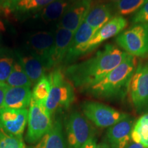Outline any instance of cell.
I'll return each mask as SVG.
<instances>
[{
	"label": "cell",
	"mask_w": 148,
	"mask_h": 148,
	"mask_svg": "<svg viewBox=\"0 0 148 148\" xmlns=\"http://www.w3.org/2000/svg\"><path fill=\"white\" fill-rule=\"evenodd\" d=\"M128 53L107 44L91 58L64 68L65 77L75 87L86 88L102 79L123 62Z\"/></svg>",
	"instance_id": "6da1fadb"
},
{
	"label": "cell",
	"mask_w": 148,
	"mask_h": 148,
	"mask_svg": "<svg viewBox=\"0 0 148 148\" xmlns=\"http://www.w3.org/2000/svg\"><path fill=\"white\" fill-rule=\"evenodd\" d=\"M136 66V57L128 54L121 64L102 79L85 90L97 98L106 99L123 98L128 92L130 83Z\"/></svg>",
	"instance_id": "7a4b0ae2"
},
{
	"label": "cell",
	"mask_w": 148,
	"mask_h": 148,
	"mask_svg": "<svg viewBox=\"0 0 148 148\" xmlns=\"http://www.w3.org/2000/svg\"><path fill=\"white\" fill-rule=\"evenodd\" d=\"M51 88L46 108L51 116L62 110L69 108L75 99V92L71 83L64 75L62 67L53 69L49 75Z\"/></svg>",
	"instance_id": "3957f363"
},
{
	"label": "cell",
	"mask_w": 148,
	"mask_h": 148,
	"mask_svg": "<svg viewBox=\"0 0 148 148\" xmlns=\"http://www.w3.org/2000/svg\"><path fill=\"white\" fill-rule=\"evenodd\" d=\"M116 42L128 54L145 57L148 54V23H136L116 36Z\"/></svg>",
	"instance_id": "277c9868"
},
{
	"label": "cell",
	"mask_w": 148,
	"mask_h": 148,
	"mask_svg": "<svg viewBox=\"0 0 148 148\" xmlns=\"http://www.w3.org/2000/svg\"><path fill=\"white\" fill-rule=\"evenodd\" d=\"M53 121V117L45 105L31 101L28 110L25 141L29 145L36 143L51 128Z\"/></svg>",
	"instance_id": "5b68a950"
},
{
	"label": "cell",
	"mask_w": 148,
	"mask_h": 148,
	"mask_svg": "<svg viewBox=\"0 0 148 148\" xmlns=\"http://www.w3.org/2000/svg\"><path fill=\"white\" fill-rule=\"evenodd\" d=\"M65 137L68 148H82L93 136L92 127L84 114L72 111L66 119Z\"/></svg>",
	"instance_id": "8992f818"
},
{
	"label": "cell",
	"mask_w": 148,
	"mask_h": 148,
	"mask_svg": "<svg viewBox=\"0 0 148 148\" xmlns=\"http://www.w3.org/2000/svg\"><path fill=\"white\" fill-rule=\"evenodd\" d=\"M127 93L136 112L140 113L148 110V62L137 64Z\"/></svg>",
	"instance_id": "52a82bcc"
},
{
	"label": "cell",
	"mask_w": 148,
	"mask_h": 148,
	"mask_svg": "<svg viewBox=\"0 0 148 148\" xmlns=\"http://www.w3.org/2000/svg\"><path fill=\"white\" fill-rule=\"evenodd\" d=\"M82 110L88 121L101 128L110 127L129 116L103 103L92 101H84L82 105Z\"/></svg>",
	"instance_id": "ba28073f"
},
{
	"label": "cell",
	"mask_w": 148,
	"mask_h": 148,
	"mask_svg": "<svg viewBox=\"0 0 148 148\" xmlns=\"http://www.w3.org/2000/svg\"><path fill=\"white\" fill-rule=\"evenodd\" d=\"M56 31V30H55ZM55 31H38L29 34L26 40L27 52L40 59L51 69L50 59L54 44Z\"/></svg>",
	"instance_id": "9c48e42d"
},
{
	"label": "cell",
	"mask_w": 148,
	"mask_h": 148,
	"mask_svg": "<svg viewBox=\"0 0 148 148\" xmlns=\"http://www.w3.org/2000/svg\"><path fill=\"white\" fill-rule=\"evenodd\" d=\"M97 31L84 21L74 33L64 62L63 68L73 64L79 57L86 54V46Z\"/></svg>",
	"instance_id": "30bf717a"
},
{
	"label": "cell",
	"mask_w": 148,
	"mask_h": 148,
	"mask_svg": "<svg viewBox=\"0 0 148 148\" xmlns=\"http://www.w3.org/2000/svg\"><path fill=\"white\" fill-rule=\"evenodd\" d=\"M92 0H73L57 24V27L65 28L75 33L89 12Z\"/></svg>",
	"instance_id": "8fae6325"
},
{
	"label": "cell",
	"mask_w": 148,
	"mask_h": 148,
	"mask_svg": "<svg viewBox=\"0 0 148 148\" xmlns=\"http://www.w3.org/2000/svg\"><path fill=\"white\" fill-rule=\"evenodd\" d=\"M54 0H8L1 10L18 19L25 18L40 11Z\"/></svg>",
	"instance_id": "7c38bea8"
},
{
	"label": "cell",
	"mask_w": 148,
	"mask_h": 148,
	"mask_svg": "<svg viewBox=\"0 0 148 148\" xmlns=\"http://www.w3.org/2000/svg\"><path fill=\"white\" fill-rule=\"evenodd\" d=\"M28 110L0 108V128L16 136L23 137L27 123Z\"/></svg>",
	"instance_id": "4fadbf2b"
},
{
	"label": "cell",
	"mask_w": 148,
	"mask_h": 148,
	"mask_svg": "<svg viewBox=\"0 0 148 148\" xmlns=\"http://www.w3.org/2000/svg\"><path fill=\"white\" fill-rule=\"evenodd\" d=\"M127 25V21L123 16H114L92 36L86 46V54L93 51L105 40L119 35Z\"/></svg>",
	"instance_id": "5bb4252c"
},
{
	"label": "cell",
	"mask_w": 148,
	"mask_h": 148,
	"mask_svg": "<svg viewBox=\"0 0 148 148\" xmlns=\"http://www.w3.org/2000/svg\"><path fill=\"white\" fill-rule=\"evenodd\" d=\"M134 125V119L127 116L109 127L107 140L111 148H126L128 146L132 140L131 135Z\"/></svg>",
	"instance_id": "9a60e30c"
},
{
	"label": "cell",
	"mask_w": 148,
	"mask_h": 148,
	"mask_svg": "<svg viewBox=\"0 0 148 148\" xmlns=\"http://www.w3.org/2000/svg\"><path fill=\"white\" fill-rule=\"evenodd\" d=\"M74 33L65 28L57 27L55 31L54 44L50 59V68L56 69L62 65Z\"/></svg>",
	"instance_id": "2e32d148"
},
{
	"label": "cell",
	"mask_w": 148,
	"mask_h": 148,
	"mask_svg": "<svg viewBox=\"0 0 148 148\" xmlns=\"http://www.w3.org/2000/svg\"><path fill=\"white\" fill-rule=\"evenodd\" d=\"M29 148H68L61 118L57 116L49 132Z\"/></svg>",
	"instance_id": "e0dca14e"
},
{
	"label": "cell",
	"mask_w": 148,
	"mask_h": 148,
	"mask_svg": "<svg viewBox=\"0 0 148 148\" xmlns=\"http://www.w3.org/2000/svg\"><path fill=\"white\" fill-rule=\"evenodd\" d=\"M16 60L22 66L32 84H36L45 75L47 66L42 61L29 53L15 52Z\"/></svg>",
	"instance_id": "ac0fdd59"
},
{
	"label": "cell",
	"mask_w": 148,
	"mask_h": 148,
	"mask_svg": "<svg viewBox=\"0 0 148 148\" xmlns=\"http://www.w3.org/2000/svg\"><path fill=\"white\" fill-rule=\"evenodd\" d=\"M32 101L30 87H10L5 92L1 108L23 110L27 109Z\"/></svg>",
	"instance_id": "d6986e66"
},
{
	"label": "cell",
	"mask_w": 148,
	"mask_h": 148,
	"mask_svg": "<svg viewBox=\"0 0 148 148\" xmlns=\"http://www.w3.org/2000/svg\"><path fill=\"white\" fill-rule=\"evenodd\" d=\"M113 5L110 3H97L92 5L84 19L92 29L97 31L114 17Z\"/></svg>",
	"instance_id": "ffe728a7"
},
{
	"label": "cell",
	"mask_w": 148,
	"mask_h": 148,
	"mask_svg": "<svg viewBox=\"0 0 148 148\" xmlns=\"http://www.w3.org/2000/svg\"><path fill=\"white\" fill-rule=\"evenodd\" d=\"M73 1V0H54L40 11L36 14V16H38L45 23L57 22L58 24Z\"/></svg>",
	"instance_id": "44dd1931"
},
{
	"label": "cell",
	"mask_w": 148,
	"mask_h": 148,
	"mask_svg": "<svg viewBox=\"0 0 148 148\" xmlns=\"http://www.w3.org/2000/svg\"><path fill=\"white\" fill-rule=\"evenodd\" d=\"M5 84L10 87H30L32 83L17 60L14 62L12 71Z\"/></svg>",
	"instance_id": "7402d4cb"
},
{
	"label": "cell",
	"mask_w": 148,
	"mask_h": 148,
	"mask_svg": "<svg viewBox=\"0 0 148 148\" xmlns=\"http://www.w3.org/2000/svg\"><path fill=\"white\" fill-rule=\"evenodd\" d=\"M132 141L148 148V112L134 123L131 135Z\"/></svg>",
	"instance_id": "603a6c76"
},
{
	"label": "cell",
	"mask_w": 148,
	"mask_h": 148,
	"mask_svg": "<svg viewBox=\"0 0 148 148\" xmlns=\"http://www.w3.org/2000/svg\"><path fill=\"white\" fill-rule=\"evenodd\" d=\"M16 58L15 52L0 47V82H6L16 62Z\"/></svg>",
	"instance_id": "cb8c5ba5"
},
{
	"label": "cell",
	"mask_w": 148,
	"mask_h": 148,
	"mask_svg": "<svg viewBox=\"0 0 148 148\" xmlns=\"http://www.w3.org/2000/svg\"><path fill=\"white\" fill-rule=\"evenodd\" d=\"M51 88V83L48 75H44L37 82L32 90V100L46 106Z\"/></svg>",
	"instance_id": "d4e9b609"
},
{
	"label": "cell",
	"mask_w": 148,
	"mask_h": 148,
	"mask_svg": "<svg viewBox=\"0 0 148 148\" xmlns=\"http://www.w3.org/2000/svg\"><path fill=\"white\" fill-rule=\"evenodd\" d=\"M147 2L148 0H120L118 2L112 4L113 5L114 13L122 16L136 12Z\"/></svg>",
	"instance_id": "484cf974"
},
{
	"label": "cell",
	"mask_w": 148,
	"mask_h": 148,
	"mask_svg": "<svg viewBox=\"0 0 148 148\" xmlns=\"http://www.w3.org/2000/svg\"><path fill=\"white\" fill-rule=\"evenodd\" d=\"M0 148H25L23 137L16 136L0 128Z\"/></svg>",
	"instance_id": "4316f807"
},
{
	"label": "cell",
	"mask_w": 148,
	"mask_h": 148,
	"mask_svg": "<svg viewBox=\"0 0 148 148\" xmlns=\"http://www.w3.org/2000/svg\"><path fill=\"white\" fill-rule=\"evenodd\" d=\"M133 23H148V2L135 12L132 18Z\"/></svg>",
	"instance_id": "83f0119b"
},
{
	"label": "cell",
	"mask_w": 148,
	"mask_h": 148,
	"mask_svg": "<svg viewBox=\"0 0 148 148\" xmlns=\"http://www.w3.org/2000/svg\"><path fill=\"white\" fill-rule=\"evenodd\" d=\"M8 88V86L5 83L0 82V108L2 107L5 92Z\"/></svg>",
	"instance_id": "f1b7e54d"
},
{
	"label": "cell",
	"mask_w": 148,
	"mask_h": 148,
	"mask_svg": "<svg viewBox=\"0 0 148 148\" xmlns=\"http://www.w3.org/2000/svg\"><path fill=\"white\" fill-rule=\"evenodd\" d=\"M96 145H97V143H96V139L94 136H92V138H90L89 140H88L87 143H86L84 145V147L82 148H95Z\"/></svg>",
	"instance_id": "f546056e"
},
{
	"label": "cell",
	"mask_w": 148,
	"mask_h": 148,
	"mask_svg": "<svg viewBox=\"0 0 148 148\" xmlns=\"http://www.w3.org/2000/svg\"><path fill=\"white\" fill-rule=\"evenodd\" d=\"M5 23H3V21H2L1 19H0V43H1L3 34L5 32Z\"/></svg>",
	"instance_id": "4dcf8cb0"
},
{
	"label": "cell",
	"mask_w": 148,
	"mask_h": 148,
	"mask_svg": "<svg viewBox=\"0 0 148 148\" xmlns=\"http://www.w3.org/2000/svg\"><path fill=\"white\" fill-rule=\"evenodd\" d=\"M126 148H147L144 147L143 145H140L139 143H134V142H130V143L129 144L128 146Z\"/></svg>",
	"instance_id": "1f68e13d"
},
{
	"label": "cell",
	"mask_w": 148,
	"mask_h": 148,
	"mask_svg": "<svg viewBox=\"0 0 148 148\" xmlns=\"http://www.w3.org/2000/svg\"><path fill=\"white\" fill-rule=\"evenodd\" d=\"M95 148H111V147L106 142H101L99 144H97Z\"/></svg>",
	"instance_id": "d6a6232c"
},
{
	"label": "cell",
	"mask_w": 148,
	"mask_h": 148,
	"mask_svg": "<svg viewBox=\"0 0 148 148\" xmlns=\"http://www.w3.org/2000/svg\"><path fill=\"white\" fill-rule=\"evenodd\" d=\"M8 1V0H0V10H1V8H2L3 5H4Z\"/></svg>",
	"instance_id": "836d02e7"
},
{
	"label": "cell",
	"mask_w": 148,
	"mask_h": 148,
	"mask_svg": "<svg viewBox=\"0 0 148 148\" xmlns=\"http://www.w3.org/2000/svg\"><path fill=\"white\" fill-rule=\"evenodd\" d=\"M107 1H108L110 3H112V4H113V3H115L116 2H118V1H119L120 0H107Z\"/></svg>",
	"instance_id": "e575fe53"
}]
</instances>
